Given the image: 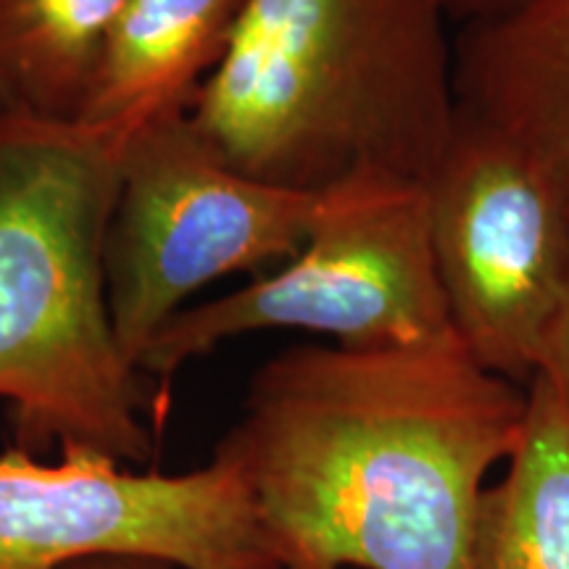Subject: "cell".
<instances>
[{"instance_id":"8992f818","label":"cell","mask_w":569,"mask_h":569,"mask_svg":"<svg viewBox=\"0 0 569 569\" xmlns=\"http://www.w3.org/2000/svg\"><path fill=\"white\" fill-rule=\"evenodd\" d=\"M151 559L174 569H282L251 488L213 453L190 472H134L88 451L56 465L0 453V569Z\"/></svg>"},{"instance_id":"5bb4252c","label":"cell","mask_w":569,"mask_h":569,"mask_svg":"<svg viewBox=\"0 0 569 569\" xmlns=\"http://www.w3.org/2000/svg\"><path fill=\"white\" fill-rule=\"evenodd\" d=\"M69 569H174V567L161 565V561H151V559H96V561H82V565H74Z\"/></svg>"},{"instance_id":"8fae6325","label":"cell","mask_w":569,"mask_h":569,"mask_svg":"<svg viewBox=\"0 0 569 569\" xmlns=\"http://www.w3.org/2000/svg\"><path fill=\"white\" fill-rule=\"evenodd\" d=\"M127 0H0V109L77 122Z\"/></svg>"},{"instance_id":"30bf717a","label":"cell","mask_w":569,"mask_h":569,"mask_svg":"<svg viewBox=\"0 0 569 569\" xmlns=\"http://www.w3.org/2000/svg\"><path fill=\"white\" fill-rule=\"evenodd\" d=\"M475 569H569V411L540 375L507 475L482 498Z\"/></svg>"},{"instance_id":"52a82bcc","label":"cell","mask_w":569,"mask_h":569,"mask_svg":"<svg viewBox=\"0 0 569 569\" xmlns=\"http://www.w3.org/2000/svg\"><path fill=\"white\" fill-rule=\"evenodd\" d=\"M425 190L453 332L482 367L528 386L569 282V203L528 156L461 113Z\"/></svg>"},{"instance_id":"277c9868","label":"cell","mask_w":569,"mask_h":569,"mask_svg":"<svg viewBox=\"0 0 569 569\" xmlns=\"http://www.w3.org/2000/svg\"><path fill=\"white\" fill-rule=\"evenodd\" d=\"M264 330L315 332L353 348L457 336L432 259L425 182L382 172L346 177L319 193L293 259L169 319L138 359L161 417L184 365Z\"/></svg>"},{"instance_id":"7a4b0ae2","label":"cell","mask_w":569,"mask_h":569,"mask_svg":"<svg viewBox=\"0 0 569 569\" xmlns=\"http://www.w3.org/2000/svg\"><path fill=\"white\" fill-rule=\"evenodd\" d=\"M448 24L446 0H246L190 122L277 188L427 182L459 124Z\"/></svg>"},{"instance_id":"ba28073f","label":"cell","mask_w":569,"mask_h":569,"mask_svg":"<svg viewBox=\"0 0 569 569\" xmlns=\"http://www.w3.org/2000/svg\"><path fill=\"white\" fill-rule=\"evenodd\" d=\"M459 113L501 134L569 203V0H528L461 24Z\"/></svg>"},{"instance_id":"5b68a950","label":"cell","mask_w":569,"mask_h":569,"mask_svg":"<svg viewBox=\"0 0 569 569\" xmlns=\"http://www.w3.org/2000/svg\"><path fill=\"white\" fill-rule=\"evenodd\" d=\"M319 193L277 188L230 167L188 113H169L124 146L106 240L113 330L138 367L156 332L206 284L301 251Z\"/></svg>"},{"instance_id":"4fadbf2b","label":"cell","mask_w":569,"mask_h":569,"mask_svg":"<svg viewBox=\"0 0 569 569\" xmlns=\"http://www.w3.org/2000/svg\"><path fill=\"white\" fill-rule=\"evenodd\" d=\"M528 3V0H446L448 19L451 24H469V21H480L498 17V13H507L517 6Z\"/></svg>"},{"instance_id":"6da1fadb","label":"cell","mask_w":569,"mask_h":569,"mask_svg":"<svg viewBox=\"0 0 569 569\" xmlns=\"http://www.w3.org/2000/svg\"><path fill=\"white\" fill-rule=\"evenodd\" d=\"M525 422L528 386L457 336L293 346L256 369L213 453L243 472L282 569H475L486 480Z\"/></svg>"},{"instance_id":"9c48e42d","label":"cell","mask_w":569,"mask_h":569,"mask_svg":"<svg viewBox=\"0 0 569 569\" xmlns=\"http://www.w3.org/2000/svg\"><path fill=\"white\" fill-rule=\"evenodd\" d=\"M246 0H127L106 40L77 124L124 142L188 113L219 67Z\"/></svg>"},{"instance_id":"3957f363","label":"cell","mask_w":569,"mask_h":569,"mask_svg":"<svg viewBox=\"0 0 569 569\" xmlns=\"http://www.w3.org/2000/svg\"><path fill=\"white\" fill-rule=\"evenodd\" d=\"M127 142L0 109V401L21 451L146 465L163 417L113 330L106 240Z\"/></svg>"},{"instance_id":"7c38bea8","label":"cell","mask_w":569,"mask_h":569,"mask_svg":"<svg viewBox=\"0 0 569 569\" xmlns=\"http://www.w3.org/2000/svg\"><path fill=\"white\" fill-rule=\"evenodd\" d=\"M536 375L546 377L557 388L561 403L569 411V282L557 315H553L549 330H546Z\"/></svg>"}]
</instances>
